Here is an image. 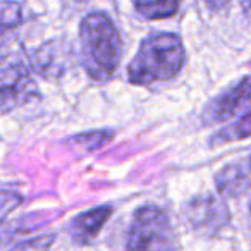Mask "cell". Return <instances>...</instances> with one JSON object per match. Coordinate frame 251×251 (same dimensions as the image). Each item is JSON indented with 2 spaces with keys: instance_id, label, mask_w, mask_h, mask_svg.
<instances>
[{
  "instance_id": "6da1fadb",
  "label": "cell",
  "mask_w": 251,
  "mask_h": 251,
  "mask_svg": "<svg viewBox=\"0 0 251 251\" xmlns=\"http://www.w3.org/2000/svg\"><path fill=\"white\" fill-rule=\"evenodd\" d=\"M81 55L86 73L97 81H107L122 59V40L105 12H91L79 26Z\"/></svg>"
},
{
  "instance_id": "7a4b0ae2",
  "label": "cell",
  "mask_w": 251,
  "mask_h": 251,
  "mask_svg": "<svg viewBox=\"0 0 251 251\" xmlns=\"http://www.w3.org/2000/svg\"><path fill=\"white\" fill-rule=\"evenodd\" d=\"M184 64L182 40L174 33H157L143 40L131 60L129 81L134 84H151L172 79Z\"/></svg>"
},
{
  "instance_id": "3957f363",
  "label": "cell",
  "mask_w": 251,
  "mask_h": 251,
  "mask_svg": "<svg viewBox=\"0 0 251 251\" xmlns=\"http://www.w3.org/2000/svg\"><path fill=\"white\" fill-rule=\"evenodd\" d=\"M176 236L167 213L147 205L136 210L127 232V251H174Z\"/></svg>"
},
{
  "instance_id": "277c9868",
  "label": "cell",
  "mask_w": 251,
  "mask_h": 251,
  "mask_svg": "<svg viewBox=\"0 0 251 251\" xmlns=\"http://www.w3.org/2000/svg\"><path fill=\"white\" fill-rule=\"evenodd\" d=\"M36 84L29 71L19 60H9L0 66V112L14 110L35 95Z\"/></svg>"
},
{
  "instance_id": "5b68a950",
  "label": "cell",
  "mask_w": 251,
  "mask_h": 251,
  "mask_svg": "<svg viewBox=\"0 0 251 251\" xmlns=\"http://www.w3.org/2000/svg\"><path fill=\"white\" fill-rule=\"evenodd\" d=\"M182 215L189 227L206 234L217 232L229 222L226 203L222 201V198L213 195H201L193 198L184 205Z\"/></svg>"
},
{
  "instance_id": "8992f818",
  "label": "cell",
  "mask_w": 251,
  "mask_h": 251,
  "mask_svg": "<svg viewBox=\"0 0 251 251\" xmlns=\"http://www.w3.org/2000/svg\"><path fill=\"white\" fill-rule=\"evenodd\" d=\"M251 110V76L241 79L234 88L227 90L210 103L206 108V121L210 124L229 121Z\"/></svg>"
},
{
  "instance_id": "52a82bcc",
  "label": "cell",
  "mask_w": 251,
  "mask_h": 251,
  "mask_svg": "<svg viewBox=\"0 0 251 251\" xmlns=\"http://www.w3.org/2000/svg\"><path fill=\"white\" fill-rule=\"evenodd\" d=\"M215 186L226 198L241 196L251 188V157L224 165L215 176Z\"/></svg>"
},
{
  "instance_id": "ba28073f",
  "label": "cell",
  "mask_w": 251,
  "mask_h": 251,
  "mask_svg": "<svg viewBox=\"0 0 251 251\" xmlns=\"http://www.w3.org/2000/svg\"><path fill=\"white\" fill-rule=\"evenodd\" d=\"M112 215V208L107 205L91 208L84 213H79L71 224V237L77 244H88L98 236L101 227Z\"/></svg>"
},
{
  "instance_id": "9c48e42d",
  "label": "cell",
  "mask_w": 251,
  "mask_h": 251,
  "mask_svg": "<svg viewBox=\"0 0 251 251\" xmlns=\"http://www.w3.org/2000/svg\"><path fill=\"white\" fill-rule=\"evenodd\" d=\"M181 0H134V7L147 19H165L177 12Z\"/></svg>"
},
{
  "instance_id": "30bf717a",
  "label": "cell",
  "mask_w": 251,
  "mask_h": 251,
  "mask_svg": "<svg viewBox=\"0 0 251 251\" xmlns=\"http://www.w3.org/2000/svg\"><path fill=\"white\" fill-rule=\"evenodd\" d=\"M244 138H251V110L244 114L239 121L234 124L227 126L213 138V141H220V143H230V141L244 140Z\"/></svg>"
},
{
  "instance_id": "8fae6325",
  "label": "cell",
  "mask_w": 251,
  "mask_h": 251,
  "mask_svg": "<svg viewBox=\"0 0 251 251\" xmlns=\"http://www.w3.org/2000/svg\"><path fill=\"white\" fill-rule=\"evenodd\" d=\"M112 138L110 131H93V133H84V134H77V136L71 138V145L73 147H81L86 151L95 150V148L101 147L107 140Z\"/></svg>"
},
{
  "instance_id": "7c38bea8",
  "label": "cell",
  "mask_w": 251,
  "mask_h": 251,
  "mask_svg": "<svg viewBox=\"0 0 251 251\" xmlns=\"http://www.w3.org/2000/svg\"><path fill=\"white\" fill-rule=\"evenodd\" d=\"M52 243H53L52 234H45V236H38L35 239L25 241V243L12 248L11 251H49Z\"/></svg>"
},
{
  "instance_id": "4fadbf2b",
  "label": "cell",
  "mask_w": 251,
  "mask_h": 251,
  "mask_svg": "<svg viewBox=\"0 0 251 251\" xmlns=\"http://www.w3.org/2000/svg\"><path fill=\"white\" fill-rule=\"evenodd\" d=\"M21 196L14 191H7V189H0V213H7L11 210L18 208L21 205Z\"/></svg>"
},
{
  "instance_id": "5bb4252c",
  "label": "cell",
  "mask_w": 251,
  "mask_h": 251,
  "mask_svg": "<svg viewBox=\"0 0 251 251\" xmlns=\"http://www.w3.org/2000/svg\"><path fill=\"white\" fill-rule=\"evenodd\" d=\"M206 5H208L212 11H219V9H224L230 0H205Z\"/></svg>"
},
{
  "instance_id": "9a60e30c",
  "label": "cell",
  "mask_w": 251,
  "mask_h": 251,
  "mask_svg": "<svg viewBox=\"0 0 251 251\" xmlns=\"http://www.w3.org/2000/svg\"><path fill=\"white\" fill-rule=\"evenodd\" d=\"M250 213H251V203H250Z\"/></svg>"
}]
</instances>
